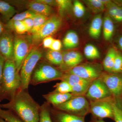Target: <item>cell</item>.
Segmentation results:
<instances>
[{
    "label": "cell",
    "mask_w": 122,
    "mask_h": 122,
    "mask_svg": "<svg viewBox=\"0 0 122 122\" xmlns=\"http://www.w3.org/2000/svg\"><path fill=\"white\" fill-rule=\"evenodd\" d=\"M0 106L12 112L24 122H39L41 106L30 96L28 90L21 89L9 102Z\"/></svg>",
    "instance_id": "cell-1"
},
{
    "label": "cell",
    "mask_w": 122,
    "mask_h": 122,
    "mask_svg": "<svg viewBox=\"0 0 122 122\" xmlns=\"http://www.w3.org/2000/svg\"><path fill=\"white\" fill-rule=\"evenodd\" d=\"M21 80L14 61L5 60L0 84V102L10 101L20 90Z\"/></svg>",
    "instance_id": "cell-2"
},
{
    "label": "cell",
    "mask_w": 122,
    "mask_h": 122,
    "mask_svg": "<svg viewBox=\"0 0 122 122\" xmlns=\"http://www.w3.org/2000/svg\"><path fill=\"white\" fill-rule=\"evenodd\" d=\"M63 73L49 62H41L37 64L34 69L31 76L30 84L36 86L51 81L60 80Z\"/></svg>",
    "instance_id": "cell-3"
},
{
    "label": "cell",
    "mask_w": 122,
    "mask_h": 122,
    "mask_svg": "<svg viewBox=\"0 0 122 122\" xmlns=\"http://www.w3.org/2000/svg\"><path fill=\"white\" fill-rule=\"evenodd\" d=\"M42 57V53L37 48L30 50L22 63L20 71L21 89L28 90L33 72Z\"/></svg>",
    "instance_id": "cell-4"
},
{
    "label": "cell",
    "mask_w": 122,
    "mask_h": 122,
    "mask_svg": "<svg viewBox=\"0 0 122 122\" xmlns=\"http://www.w3.org/2000/svg\"><path fill=\"white\" fill-rule=\"evenodd\" d=\"M54 109L67 113L85 117L90 112V103L84 96H75Z\"/></svg>",
    "instance_id": "cell-5"
},
{
    "label": "cell",
    "mask_w": 122,
    "mask_h": 122,
    "mask_svg": "<svg viewBox=\"0 0 122 122\" xmlns=\"http://www.w3.org/2000/svg\"><path fill=\"white\" fill-rule=\"evenodd\" d=\"M61 24V18L59 16H54L48 18L39 30L30 35V41L32 44H38L45 38L54 34Z\"/></svg>",
    "instance_id": "cell-6"
},
{
    "label": "cell",
    "mask_w": 122,
    "mask_h": 122,
    "mask_svg": "<svg viewBox=\"0 0 122 122\" xmlns=\"http://www.w3.org/2000/svg\"><path fill=\"white\" fill-rule=\"evenodd\" d=\"M64 73L76 75L90 82L99 78L102 73L100 66L92 63L78 65Z\"/></svg>",
    "instance_id": "cell-7"
},
{
    "label": "cell",
    "mask_w": 122,
    "mask_h": 122,
    "mask_svg": "<svg viewBox=\"0 0 122 122\" xmlns=\"http://www.w3.org/2000/svg\"><path fill=\"white\" fill-rule=\"evenodd\" d=\"M30 48L29 44L26 39L18 36L14 37V61L20 73L22 63L30 51Z\"/></svg>",
    "instance_id": "cell-8"
},
{
    "label": "cell",
    "mask_w": 122,
    "mask_h": 122,
    "mask_svg": "<svg viewBox=\"0 0 122 122\" xmlns=\"http://www.w3.org/2000/svg\"><path fill=\"white\" fill-rule=\"evenodd\" d=\"M107 99L91 101L90 112L98 119L106 118L114 119L112 102Z\"/></svg>",
    "instance_id": "cell-9"
},
{
    "label": "cell",
    "mask_w": 122,
    "mask_h": 122,
    "mask_svg": "<svg viewBox=\"0 0 122 122\" xmlns=\"http://www.w3.org/2000/svg\"><path fill=\"white\" fill-rule=\"evenodd\" d=\"M111 94L106 86L98 78L92 81L85 95L91 102L106 99Z\"/></svg>",
    "instance_id": "cell-10"
},
{
    "label": "cell",
    "mask_w": 122,
    "mask_h": 122,
    "mask_svg": "<svg viewBox=\"0 0 122 122\" xmlns=\"http://www.w3.org/2000/svg\"><path fill=\"white\" fill-rule=\"evenodd\" d=\"M14 41L11 30L5 29L0 36V54L6 60L14 61Z\"/></svg>",
    "instance_id": "cell-11"
},
{
    "label": "cell",
    "mask_w": 122,
    "mask_h": 122,
    "mask_svg": "<svg viewBox=\"0 0 122 122\" xmlns=\"http://www.w3.org/2000/svg\"><path fill=\"white\" fill-rule=\"evenodd\" d=\"M99 79L105 83L111 94L119 96L122 94V76L102 73Z\"/></svg>",
    "instance_id": "cell-12"
},
{
    "label": "cell",
    "mask_w": 122,
    "mask_h": 122,
    "mask_svg": "<svg viewBox=\"0 0 122 122\" xmlns=\"http://www.w3.org/2000/svg\"><path fill=\"white\" fill-rule=\"evenodd\" d=\"M62 54L63 63L59 68L63 72L78 65L83 60L82 55L76 51H66L63 52Z\"/></svg>",
    "instance_id": "cell-13"
},
{
    "label": "cell",
    "mask_w": 122,
    "mask_h": 122,
    "mask_svg": "<svg viewBox=\"0 0 122 122\" xmlns=\"http://www.w3.org/2000/svg\"><path fill=\"white\" fill-rule=\"evenodd\" d=\"M50 114L53 122H85L84 117L73 115L51 107Z\"/></svg>",
    "instance_id": "cell-14"
},
{
    "label": "cell",
    "mask_w": 122,
    "mask_h": 122,
    "mask_svg": "<svg viewBox=\"0 0 122 122\" xmlns=\"http://www.w3.org/2000/svg\"><path fill=\"white\" fill-rule=\"evenodd\" d=\"M74 96L71 93H61L53 91L43 95L46 102L53 107L62 104Z\"/></svg>",
    "instance_id": "cell-15"
},
{
    "label": "cell",
    "mask_w": 122,
    "mask_h": 122,
    "mask_svg": "<svg viewBox=\"0 0 122 122\" xmlns=\"http://www.w3.org/2000/svg\"><path fill=\"white\" fill-rule=\"evenodd\" d=\"M30 10L36 14L44 15L48 17L52 13V9L49 5L36 2H30L28 5Z\"/></svg>",
    "instance_id": "cell-16"
},
{
    "label": "cell",
    "mask_w": 122,
    "mask_h": 122,
    "mask_svg": "<svg viewBox=\"0 0 122 122\" xmlns=\"http://www.w3.org/2000/svg\"><path fill=\"white\" fill-rule=\"evenodd\" d=\"M102 21V17L101 14H98L94 18L89 29V34L91 37L95 39H97L99 37Z\"/></svg>",
    "instance_id": "cell-17"
},
{
    "label": "cell",
    "mask_w": 122,
    "mask_h": 122,
    "mask_svg": "<svg viewBox=\"0 0 122 122\" xmlns=\"http://www.w3.org/2000/svg\"><path fill=\"white\" fill-rule=\"evenodd\" d=\"M16 12L15 8L8 2L0 0V14L4 21L8 22L15 15Z\"/></svg>",
    "instance_id": "cell-18"
},
{
    "label": "cell",
    "mask_w": 122,
    "mask_h": 122,
    "mask_svg": "<svg viewBox=\"0 0 122 122\" xmlns=\"http://www.w3.org/2000/svg\"><path fill=\"white\" fill-rule=\"evenodd\" d=\"M114 30V26L112 19L107 14L104 17L103 22V34L105 40H110L113 34Z\"/></svg>",
    "instance_id": "cell-19"
},
{
    "label": "cell",
    "mask_w": 122,
    "mask_h": 122,
    "mask_svg": "<svg viewBox=\"0 0 122 122\" xmlns=\"http://www.w3.org/2000/svg\"><path fill=\"white\" fill-rule=\"evenodd\" d=\"M60 80L66 82L71 86L92 82L86 81L76 75L66 73H63V75Z\"/></svg>",
    "instance_id": "cell-20"
},
{
    "label": "cell",
    "mask_w": 122,
    "mask_h": 122,
    "mask_svg": "<svg viewBox=\"0 0 122 122\" xmlns=\"http://www.w3.org/2000/svg\"><path fill=\"white\" fill-rule=\"evenodd\" d=\"M108 14L118 22L122 21V7L111 1L105 7Z\"/></svg>",
    "instance_id": "cell-21"
},
{
    "label": "cell",
    "mask_w": 122,
    "mask_h": 122,
    "mask_svg": "<svg viewBox=\"0 0 122 122\" xmlns=\"http://www.w3.org/2000/svg\"><path fill=\"white\" fill-rule=\"evenodd\" d=\"M46 58L49 63L55 65L61 66L63 63L62 53L59 51L50 50L47 51L45 55Z\"/></svg>",
    "instance_id": "cell-22"
},
{
    "label": "cell",
    "mask_w": 122,
    "mask_h": 122,
    "mask_svg": "<svg viewBox=\"0 0 122 122\" xmlns=\"http://www.w3.org/2000/svg\"><path fill=\"white\" fill-rule=\"evenodd\" d=\"M79 39L77 34L73 31H70L66 34L63 43L66 49H72L76 47L79 44Z\"/></svg>",
    "instance_id": "cell-23"
},
{
    "label": "cell",
    "mask_w": 122,
    "mask_h": 122,
    "mask_svg": "<svg viewBox=\"0 0 122 122\" xmlns=\"http://www.w3.org/2000/svg\"><path fill=\"white\" fill-rule=\"evenodd\" d=\"M117 53V51L113 48H111L107 52L103 62V68L107 72H112Z\"/></svg>",
    "instance_id": "cell-24"
},
{
    "label": "cell",
    "mask_w": 122,
    "mask_h": 122,
    "mask_svg": "<svg viewBox=\"0 0 122 122\" xmlns=\"http://www.w3.org/2000/svg\"><path fill=\"white\" fill-rule=\"evenodd\" d=\"M50 105L46 102L41 106L39 122H53L51 116Z\"/></svg>",
    "instance_id": "cell-25"
},
{
    "label": "cell",
    "mask_w": 122,
    "mask_h": 122,
    "mask_svg": "<svg viewBox=\"0 0 122 122\" xmlns=\"http://www.w3.org/2000/svg\"><path fill=\"white\" fill-rule=\"evenodd\" d=\"M84 2L93 12L97 14L104 11L105 7L99 0H86Z\"/></svg>",
    "instance_id": "cell-26"
},
{
    "label": "cell",
    "mask_w": 122,
    "mask_h": 122,
    "mask_svg": "<svg viewBox=\"0 0 122 122\" xmlns=\"http://www.w3.org/2000/svg\"><path fill=\"white\" fill-rule=\"evenodd\" d=\"M0 117L6 122H24L12 112L0 109Z\"/></svg>",
    "instance_id": "cell-27"
},
{
    "label": "cell",
    "mask_w": 122,
    "mask_h": 122,
    "mask_svg": "<svg viewBox=\"0 0 122 122\" xmlns=\"http://www.w3.org/2000/svg\"><path fill=\"white\" fill-rule=\"evenodd\" d=\"M36 14L29 10L21 13L15 14L8 22L5 25H9L16 21H22L29 18H33L36 15Z\"/></svg>",
    "instance_id": "cell-28"
},
{
    "label": "cell",
    "mask_w": 122,
    "mask_h": 122,
    "mask_svg": "<svg viewBox=\"0 0 122 122\" xmlns=\"http://www.w3.org/2000/svg\"><path fill=\"white\" fill-rule=\"evenodd\" d=\"M5 28L9 30H14L17 33L22 34L28 32L23 21H16L9 25H5Z\"/></svg>",
    "instance_id": "cell-29"
},
{
    "label": "cell",
    "mask_w": 122,
    "mask_h": 122,
    "mask_svg": "<svg viewBox=\"0 0 122 122\" xmlns=\"http://www.w3.org/2000/svg\"><path fill=\"white\" fill-rule=\"evenodd\" d=\"M84 53L86 57L89 59H96L100 57L98 50L91 44H88L85 46Z\"/></svg>",
    "instance_id": "cell-30"
},
{
    "label": "cell",
    "mask_w": 122,
    "mask_h": 122,
    "mask_svg": "<svg viewBox=\"0 0 122 122\" xmlns=\"http://www.w3.org/2000/svg\"><path fill=\"white\" fill-rule=\"evenodd\" d=\"M48 18V17L44 15L36 14L35 16L33 18V26L30 32L32 34L37 32L46 22Z\"/></svg>",
    "instance_id": "cell-31"
},
{
    "label": "cell",
    "mask_w": 122,
    "mask_h": 122,
    "mask_svg": "<svg viewBox=\"0 0 122 122\" xmlns=\"http://www.w3.org/2000/svg\"><path fill=\"white\" fill-rule=\"evenodd\" d=\"M55 88L53 91L61 93H71L72 92V86L68 83L63 81L57 83L54 86Z\"/></svg>",
    "instance_id": "cell-32"
},
{
    "label": "cell",
    "mask_w": 122,
    "mask_h": 122,
    "mask_svg": "<svg viewBox=\"0 0 122 122\" xmlns=\"http://www.w3.org/2000/svg\"><path fill=\"white\" fill-rule=\"evenodd\" d=\"M91 83L72 86L71 93L75 96H84Z\"/></svg>",
    "instance_id": "cell-33"
},
{
    "label": "cell",
    "mask_w": 122,
    "mask_h": 122,
    "mask_svg": "<svg viewBox=\"0 0 122 122\" xmlns=\"http://www.w3.org/2000/svg\"><path fill=\"white\" fill-rule=\"evenodd\" d=\"M57 6L59 13L63 15L70 10L72 7V2L69 0H56Z\"/></svg>",
    "instance_id": "cell-34"
},
{
    "label": "cell",
    "mask_w": 122,
    "mask_h": 122,
    "mask_svg": "<svg viewBox=\"0 0 122 122\" xmlns=\"http://www.w3.org/2000/svg\"><path fill=\"white\" fill-rule=\"evenodd\" d=\"M73 10L75 16L78 18L82 17L85 15V7L79 1H74L73 5Z\"/></svg>",
    "instance_id": "cell-35"
},
{
    "label": "cell",
    "mask_w": 122,
    "mask_h": 122,
    "mask_svg": "<svg viewBox=\"0 0 122 122\" xmlns=\"http://www.w3.org/2000/svg\"><path fill=\"white\" fill-rule=\"evenodd\" d=\"M114 119L115 122H122V109L118 104L112 102Z\"/></svg>",
    "instance_id": "cell-36"
},
{
    "label": "cell",
    "mask_w": 122,
    "mask_h": 122,
    "mask_svg": "<svg viewBox=\"0 0 122 122\" xmlns=\"http://www.w3.org/2000/svg\"><path fill=\"white\" fill-rule=\"evenodd\" d=\"M112 72L118 73L122 72V55L117 53L116 57Z\"/></svg>",
    "instance_id": "cell-37"
},
{
    "label": "cell",
    "mask_w": 122,
    "mask_h": 122,
    "mask_svg": "<svg viewBox=\"0 0 122 122\" xmlns=\"http://www.w3.org/2000/svg\"><path fill=\"white\" fill-rule=\"evenodd\" d=\"M62 47L61 42L58 39H54L50 49L55 51H59Z\"/></svg>",
    "instance_id": "cell-38"
},
{
    "label": "cell",
    "mask_w": 122,
    "mask_h": 122,
    "mask_svg": "<svg viewBox=\"0 0 122 122\" xmlns=\"http://www.w3.org/2000/svg\"><path fill=\"white\" fill-rule=\"evenodd\" d=\"M54 39L51 36L47 37L43 40V45L44 48L50 49Z\"/></svg>",
    "instance_id": "cell-39"
},
{
    "label": "cell",
    "mask_w": 122,
    "mask_h": 122,
    "mask_svg": "<svg viewBox=\"0 0 122 122\" xmlns=\"http://www.w3.org/2000/svg\"><path fill=\"white\" fill-rule=\"evenodd\" d=\"M26 26L28 32H30L32 29L34 23L33 18H29L22 21Z\"/></svg>",
    "instance_id": "cell-40"
},
{
    "label": "cell",
    "mask_w": 122,
    "mask_h": 122,
    "mask_svg": "<svg viewBox=\"0 0 122 122\" xmlns=\"http://www.w3.org/2000/svg\"><path fill=\"white\" fill-rule=\"evenodd\" d=\"M36 2L39 3H42L44 4L51 6H56L57 5L56 2V0H35Z\"/></svg>",
    "instance_id": "cell-41"
},
{
    "label": "cell",
    "mask_w": 122,
    "mask_h": 122,
    "mask_svg": "<svg viewBox=\"0 0 122 122\" xmlns=\"http://www.w3.org/2000/svg\"><path fill=\"white\" fill-rule=\"evenodd\" d=\"M5 59L0 54V84L2 79Z\"/></svg>",
    "instance_id": "cell-42"
},
{
    "label": "cell",
    "mask_w": 122,
    "mask_h": 122,
    "mask_svg": "<svg viewBox=\"0 0 122 122\" xmlns=\"http://www.w3.org/2000/svg\"><path fill=\"white\" fill-rule=\"evenodd\" d=\"M5 29V25L2 23L0 18V36L4 31Z\"/></svg>",
    "instance_id": "cell-43"
},
{
    "label": "cell",
    "mask_w": 122,
    "mask_h": 122,
    "mask_svg": "<svg viewBox=\"0 0 122 122\" xmlns=\"http://www.w3.org/2000/svg\"><path fill=\"white\" fill-rule=\"evenodd\" d=\"M118 44L120 48L122 50V36L120 37L118 40Z\"/></svg>",
    "instance_id": "cell-44"
},
{
    "label": "cell",
    "mask_w": 122,
    "mask_h": 122,
    "mask_svg": "<svg viewBox=\"0 0 122 122\" xmlns=\"http://www.w3.org/2000/svg\"><path fill=\"white\" fill-rule=\"evenodd\" d=\"M94 122H105L102 119H98L95 120Z\"/></svg>",
    "instance_id": "cell-45"
},
{
    "label": "cell",
    "mask_w": 122,
    "mask_h": 122,
    "mask_svg": "<svg viewBox=\"0 0 122 122\" xmlns=\"http://www.w3.org/2000/svg\"><path fill=\"white\" fill-rule=\"evenodd\" d=\"M0 122H6L2 118L0 117Z\"/></svg>",
    "instance_id": "cell-46"
},
{
    "label": "cell",
    "mask_w": 122,
    "mask_h": 122,
    "mask_svg": "<svg viewBox=\"0 0 122 122\" xmlns=\"http://www.w3.org/2000/svg\"><path fill=\"white\" fill-rule=\"evenodd\" d=\"M0 105L1 104H0V109H1V107Z\"/></svg>",
    "instance_id": "cell-47"
}]
</instances>
